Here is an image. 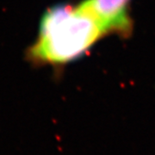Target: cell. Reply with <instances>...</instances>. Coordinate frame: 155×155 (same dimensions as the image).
I'll use <instances>...</instances> for the list:
<instances>
[{
    "label": "cell",
    "mask_w": 155,
    "mask_h": 155,
    "mask_svg": "<svg viewBox=\"0 0 155 155\" xmlns=\"http://www.w3.org/2000/svg\"><path fill=\"white\" fill-rule=\"evenodd\" d=\"M106 34L81 4H59L41 18L37 37L26 56L35 66L59 68L84 56Z\"/></svg>",
    "instance_id": "obj_1"
},
{
    "label": "cell",
    "mask_w": 155,
    "mask_h": 155,
    "mask_svg": "<svg viewBox=\"0 0 155 155\" xmlns=\"http://www.w3.org/2000/svg\"><path fill=\"white\" fill-rule=\"evenodd\" d=\"M132 0H84L80 4L95 17L106 35H116L122 38L130 36L134 21L129 8Z\"/></svg>",
    "instance_id": "obj_2"
}]
</instances>
